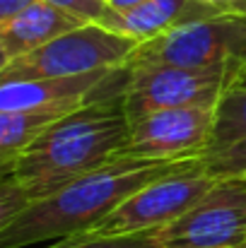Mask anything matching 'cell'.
Returning a JSON list of instances; mask_svg holds the SVG:
<instances>
[{"instance_id":"obj_17","label":"cell","mask_w":246,"mask_h":248,"mask_svg":"<svg viewBox=\"0 0 246 248\" xmlns=\"http://www.w3.org/2000/svg\"><path fill=\"white\" fill-rule=\"evenodd\" d=\"M217 15H239L246 17V0H200Z\"/></svg>"},{"instance_id":"obj_6","label":"cell","mask_w":246,"mask_h":248,"mask_svg":"<svg viewBox=\"0 0 246 248\" xmlns=\"http://www.w3.org/2000/svg\"><path fill=\"white\" fill-rule=\"evenodd\" d=\"M217 178L205 169L203 157L174 173L148 183L128 200H123L109 217H104L94 229L101 234H131V232H152L162 229L188 212Z\"/></svg>"},{"instance_id":"obj_18","label":"cell","mask_w":246,"mask_h":248,"mask_svg":"<svg viewBox=\"0 0 246 248\" xmlns=\"http://www.w3.org/2000/svg\"><path fill=\"white\" fill-rule=\"evenodd\" d=\"M36 0H0V22L10 19L15 15H19L22 10H27L29 5H34Z\"/></svg>"},{"instance_id":"obj_4","label":"cell","mask_w":246,"mask_h":248,"mask_svg":"<svg viewBox=\"0 0 246 248\" xmlns=\"http://www.w3.org/2000/svg\"><path fill=\"white\" fill-rule=\"evenodd\" d=\"M131 63L244 70L246 17L208 15L183 22L150 41L138 44Z\"/></svg>"},{"instance_id":"obj_10","label":"cell","mask_w":246,"mask_h":248,"mask_svg":"<svg viewBox=\"0 0 246 248\" xmlns=\"http://www.w3.org/2000/svg\"><path fill=\"white\" fill-rule=\"evenodd\" d=\"M82 24H87V19L53 5L51 0H36L19 15L0 22V65L41 48Z\"/></svg>"},{"instance_id":"obj_8","label":"cell","mask_w":246,"mask_h":248,"mask_svg":"<svg viewBox=\"0 0 246 248\" xmlns=\"http://www.w3.org/2000/svg\"><path fill=\"white\" fill-rule=\"evenodd\" d=\"M162 248H246V181L217 183L179 219L160 229Z\"/></svg>"},{"instance_id":"obj_12","label":"cell","mask_w":246,"mask_h":248,"mask_svg":"<svg viewBox=\"0 0 246 248\" xmlns=\"http://www.w3.org/2000/svg\"><path fill=\"white\" fill-rule=\"evenodd\" d=\"M73 106H32L17 111H0V173L19 159L53 123L73 113Z\"/></svg>"},{"instance_id":"obj_19","label":"cell","mask_w":246,"mask_h":248,"mask_svg":"<svg viewBox=\"0 0 246 248\" xmlns=\"http://www.w3.org/2000/svg\"><path fill=\"white\" fill-rule=\"evenodd\" d=\"M106 2H109L111 10H128V7H135V5H140L145 0H106Z\"/></svg>"},{"instance_id":"obj_21","label":"cell","mask_w":246,"mask_h":248,"mask_svg":"<svg viewBox=\"0 0 246 248\" xmlns=\"http://www.w3.org/2000/svg\"><path fill=\"white\" fill-rule=\"evenodd\" d=\"M239 178H242V181H246V173H242V176H239Z\"/></svg>"},{"instance_id":"obj_20","label":"cell","mask_w":246,"mask_h":248,"mask_svg":"<svg viewBox=\"0 0 246 248\" xmlns=\"http://www.w3.org/2000/svg\"><path fill=\"white\" fill-rule=\"evenodd\" d=\"M237 87L246 89V65H244V70H242V78H239V84H237Z\"/></svg>"},{"instance_id":"obj_13","label":"cell","mask_w":246,"mask_h":248,"mask_svg":"<svg viewBox=\"0 0 246 248\" xmlns=\"http://www.w3.org/2000/svg\"><path fill=\"white\" fill-rule=\"evenodd\" d=\"M242 140H246V89L234 87L217 106V118L208 155L220 152Z\"/></svg>"},{"instance_id":"obj_11","label":"cell","mask_w":246,"mask_h":248,"mask_svg":"<svg viewBox=\"0 0 246 248\" xmlns=\"http://www.w3.org/2000/svg\"><path fill=\"white\" fill-rule=\"evenodd\" d=\"M208 15H217V12L210 10L200 0H145L128 10L109 7V12L101 17L99 24L143 44V41H150L164 31L183 24V22L208 17Z\"/></svg>"},{"instance_id":"obj_2","label":"cell","mask_w":246,"mask_h":248,"mask_svg":"<svg viewBox=\"0 0 246 248\" xmlns=\"http://www.w3.org/2000/svg\"><path fill=\"white\" fill-rule=\"evenodd\" d=\"M200 159V157H196ZM196 159L181 162H140L116 159L97 171L66 183L63 188L32 200L19 215L0 227V248L36 246L94 229L123 200L148 183L174 173Z\"/></svg>"},{"instance_id":"obj_14","label":"cell","mask_w":246,"mask_h":248,"mask_svg":"<svg viewBox=\"0 0 246 248\" xmlns=\"http://www.w3.org/2000/svg\"><path fill=\"white\" fill-rule=\"evenodd\" d=\"M41 248H162V244H160V229L131 232V234L80 232L66 239H56L51 246Z\"/></svg>"},{"instance_id":"obj_1","label":"cell","mask_w":246,"mask_h":248,"mask_svg":"<svg viewBox=\"0 0 246 248\" xmlns=\"http://www.w3.org/2000/svg\"><path fill=\"white\" fill-rule=\"evenodd\" d=\"M128 78L131 65H126L99 96L53 123L15 164L0 173L19 188L27 205L121 159L131 130L126 113Z\"/></svg>"},{"instance_id":"obj_7","label":"cell","mask_w":246,"mask_h":248,"mask_svg":"<svg viewBox=\"0 0 246 248\" xmlns=\"http://www.w3.org/2000/svg\"><path fill=\"white\" fill-rule=\"evenodd\" d=\"M217 108L179 106L150 111L131 121L123 159L181 162L205 157L213 142Z\"/></svg>"},{"instance_id":"obj_16","label":"cell","mask_w":246,"mask_h":248,"mask_svg":"<svg viewBox=\"0 0 246 248\" xmlns=\"http://www.w3.org/2000/svg\"><path fill=\"white\" fill-rule=\"evenodd\" d=\"M51 2L87 19V22H101V17L109 12L106 0H51Z\"/></svg>"},{"instance_id":"obj_15","label":"cell","mask_w":246,"mask_h":248,"mask_svg":"<svg viewBox=\"0 0 246 248\" xmlns=\"http://www.w3.org/2000/svg\"><path fill=\"white\" fill-rule=\"evenodd\" d=\"M203 162L215 178H239L242 173H246V140L234 142L220 152L205 155Z\"/></svg>"},{"instance_id":"obj_9","label":"cell","mask_w":246,"mask_h":248,"mask_svg":"<svg viewBox=\"0 0 246 248\" xmlns=\"http://www.w3.org/2000/svg\"><path fill=\"white\" fill-rule=\"evenodd\" d=\"M123 68L73 75V78H44V80L0 84V111H17V108H32V106L80 108L94 96H99L118 78Z\"/></svg>"},{"instance_id":"obj_3","label":"cell","mask_w":246,"mask_h":248,"mask_svg":"<svg viewBox=\"0 0 246 248\" xmlns=\"http://www.w3.org/2000/svg\"><path fill=\"white\" fill-rule=\"evenodd\" d=\"M135 48V39L123 36L99 22H87L44 44L41 48L19 56L7 65H0V84L44 78H73L123 68L131 65Z\"/></svg>"},{"instance_id":"obj_5","label":"cell","mask_w":246,"mask_h":248,"mask_svg":"<svg viewBox=\"0 0 246 248\" xmlns=\"http://www.w3.org/2000/svg\"><path fill=\"white\" fill-rule=\"evenodd\" d=\"M234 68H181L160 63H131L126 87V113L135 121L150 111L179 106H213L239 84Z\"/></svg>"}]
</instances>
